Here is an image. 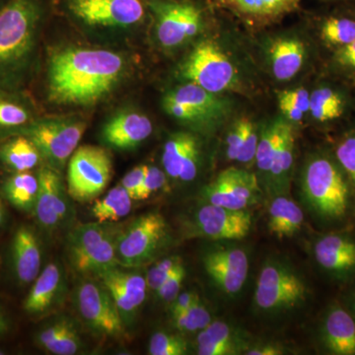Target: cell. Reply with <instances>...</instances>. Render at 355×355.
Listing matches in <instances>:
<instances>
[{
	"instance_id": "cell-1",
	"label": "cell",
	"mask_w": 355,
	"mask_h": 355,
	"mask_svg": "<svg viewBox=\"0 0 355 355\" xmlns=\"http://www.w3.org/2000/svg\"><path fill=\"white\" fill-rule=\"evenodd\" d=\"M123 60L113 51L100 49H69L51 58L49 97L60 104H93L118 83Z\"/></svg>"
},
{
	"instance_id": "cell-2",
	"label": "cell",
	"mask_w": 355,
	"mask_h": 355,
	"mask_svg": "<svg viewBox=\"0 0 355 355\" xmlns=\"http://www.w3.org/2000/svg\"><path fill=\"white\" fill-rule=\"evenodd\" d=\"M44 0H7L0 9V89L17 91L30 67Z\"/></svg>"
},
{
	"instance_id": "cell-3",
	"label": "cell",
	"mask_w": 355,
	"mask_h": 355,
	"mask_svg": "<svg viewBox=\"0 0 355 355\" xmlns=\"http://www.w3.org/2000/svg\"><path fill=\"white\" fill-rule=\"evenodd\" d=\"M303 191L308 202L327 218L345 216L349 203V188L338 166L327 157L313 158L303 176Z\"/></svg>"
},
{
	"instance_id": "cell-4",
	"label": "cell",
	"mask_w": 355,
	"mask_h": 355,
	"mask_svg": "<svg viewBox=\"0 0 355 355\" xmlns=\"http://www.w3.org/2000/svg\"><path fill=\"white\" fill-rule=\"evenodd\" d=\"M168 225L159 212L142 214L116 238V258L119 265L125 268H139L153 261L165 244Z\"/></svg>"
},
{
	"instance_id": "cell-5",
	"label": "cell",
	"mask_w": 355,
	"mask_h": 355,
	"mask_svg": "<svg viewBox=\"0 0 355 355\" xmlns=\"http://www.w3.org/2000/svg\"><path fill=\"white\" fill-rule=\"evenodd\" d=\"M85 130V123L76 119H48L34 120L13 135L31 139L42 158L51 167L60 168L76 150Z\"/></svg>"
},
{
	"instance_id": "cell-6",
	"label": "cell",
	"mask_w": 355,
	"mask_h": 355,
	"mask_svg": "<svg viewBox=\"0 0 355 355\" xmlns=\"http://www.w3.org/2000/svg\"><path fill=\"white\" fill-rule=\"evenodd\" d=\"M111 156L106 149L94 146L78 147L69 163L67 191L76 202L84 203L99 197L111 181Z\"/></svg>"
},
{
	"instance_id": "cell-7",
	"label": "cell",
	"mask_w": 355,
	"mask_h": 355,
	"mask_svg": "<svg viewBox=\"0 0 355 355\" xmlns=\"http://www.w3.org/2000/svg\"><path fill=\"white\" fill-rule=\"evenodd\" d=\"M156 20L159 42L175 48L197 36L205 23V9L193 0H148Z\"/></svg>"
},
{
	"instance_id": "cell-8",
	"label": "cell",
	"mask_w": 355,
	"mask_h": 355,
	"mask_svg": "<svg viewBox=\"0 0 355 355\" xmlns=\"http://www.w3.org/2000/svg\"><path fill=\"white\" fill-rule=\"evenodd\" d=\"M182 73L191 83L217 95L238 84L234 64L214 42L198 44L184 62Z\"/></svg>"
},
{
	"instance_id": "cell-9",
	"label": "cell",
	"mask_w": 355,
	"mask_h": 355,
	"mask_svg": "<svg viewBox=\"0 0 355 355\" xmlns=\"http://www.w3.org/2000/svg\"><path fill=\"white\" fill-rule=\"evenodd\" d=\"M74 301L84 323L96 335L118 340L127 338L125 324L104 284L81 282L74 292Z\"/></svg>"
},
{
	"instance_id": "cell-10",
	"label": "cell",
	"mask_w": 355,
	"mask_h": 355,
	"mask_svg": "<svg viewBox=\"0 0 355 355\" xmlns=\"http://www.w3.org/2000/svg\"><path fill=\"white\" fill-rule=\"evenodd\" d=\"M306 292L304 282L297 273L279 261H270L259 275L254 302L266 312L293 309L304 302Z\"/></svg>"
},
{
	"instance_id": "cell-11",
	"label": "cell",
	"mask_w": 355,
	"mask_h": 355,
	"mask_svg": "<svg viewBox=\"0 0 355 355\" xmlns=\"http://www.w3.org/2000/svg\"><path fill=\"white\" fill-rule=\"evenodd\" d=\"M77 20L93 27H130L144 20L148 0H65Z\"/></svg>"
},
{
	"instance_id": "cell-12",
	"label": "cell",
	"mask_w": 355,
	"mask_h": 355,
	"mask_svg": "<svg viewBox=\"0 0 355 355\" xmlns=\"http://www.w3.org/2000/svg\"><path fill=\"white\" fill-rule=\"evenodd\" d=\"M252 214L247 209H230L207 202L196 212L189 235L210 240H241L251 230Z\"/></svg>"
},
{
	"instance_id": "cell-13",
	"label": "cell",
	"mask_w": 355,
	"mask_h": 355,
	"mask_svg": "<svg viewBox=\"0 0 355 355\" xmlns=\"http://www.w3.org/2000/svg\"><path fill=\"white\" fill-rule=\"evenodd\" d=\"M207 202L230 209H247L259 200L261 189L253 173L231 167L203 191Z\"/></svg>"
},
{
	"instance_id": "cell-14",
	"label": "cell",
	"mask_w": 355,
	"mask_h": 355,
	"mask_svg": "<svg viewBox=\"0 0 355 355\" xmlns=\"http://www.w3.org/2000/svg\"><path fill=\"white\" fill-rule=\"evenodd\" d=\"M203 266L214 284L228 295L241 291L249 272L246 252L240 248L212 250L203 257Z\"/></svg>"
},
{
	"instance_id": "cell-15",
	"label": "cell",
	"mask_w": 355,
	"mask_h": 355,
	"mask_svg": "<svg viewBox=\"0 0 355 355\" xmlns=\"http://www.w3.org/2000/svg\"><path fill=\"white\" fill-rule=\"evenodd\" d=\"M11 272L20 286L35 282L41 272L42 247L34 229L21 225L14 232L9 248Z\"/></svg>"
},
{
	"instance_id": "cell-16",
	"label": "cell",
	"mask_w": 355,
	"mask_h": 355,
	"mask_svg": "<svg viewBox=\"0 0 355 355\" xmlns=\"http://www.w3.org/2000/svg\"><path fill=\"white\" fill-rule=\"evenodd\" d=\"M200 156V142L195 135L189 132L175 133L165 144L163 167L173 179L191 182L197 177Z\"/></svg>"
},
{
	"instance_id": "cell-17",
	"label": "cell",
	"mask_w": 355,
	"mask_h": 355,
	"mask_svg": "<svg viewBox=\"0 0 355 355\" xmlns=\"http://www.w3.org/2000/svg\"><path fill=\"white\" fill-rule=\"evenodd\" d=\"M166 99L180 103L193 112L195 125H216L227 113L228 104L217 94L210 93L195 83L179 86L165 96Z\"/></svg>"
},
{
	"instance_id": "cell-18",
	"label": "cell",
	"mask_w": 355,
	"mask_h": 355,
	"mask_svg": "<svg viewBox=\"0 0 355 355\" xmlns=\"http://www.w3.org/2000/svg\"><path fill=\"white\" fill-rule=\"evenodd\" d=\"M64 291V277L57 263H49L33 282L31 289L24 301L25 312L33 317L50 312Z\"/></svg>"
},
{
	"instance_id": "cell-19",
	"label": "cell",
	"mask_w": 355,
	"mask_h": 355,
	"mask_svg": "<svg viewBox=\"0 0 355 355\" xmlns=\"http://www.w3.org/2000/svg\"><path fill=\"white\" fill-rule=\"evenodd\" d=\"M150 119L139 113H125L114 116L103 128L102 137L108 146L116 149H132L153 133Z\"/></svg>"
},
{
	"instance_id": "cell-20",
	"label": "cell",
	"mask_w": 355,
	"mask_h": 355,
	"mask_svg": "<svg viewBox=\"0 0 355 355\" xmlns=\"http://www.w3.org/2000/svg\"><path fill=\"white\" fill-rule=\"evenodd\" d=\"M322 336L331 354H355V320L342 307H331L324 317Z\"/></svg>"
},
{
	"instance_id": "cell-21",
	"label": "cell",
	"mask_w": 355,
	"mask_h": 355,
	"mask_svg": "<svg viewBox=\"0 0 355 355\" xmlns=\"http://www.w3.org/2000/svg\"><path fill=\"white\" fill-rule=\"evenodd\" d=\"M319 265L336 275L355 272V243L340 235L321 238L314 247Z\"/></svg>"
},
{
	"instance_id": "cell-22",
	"label": "cell",
	"mask_w": 355,
	"mask_h": 355,
	"mask_svg": "<svg viewBox=\"0 0 355 355\" xmlns=\"http://www.w3.org/2000/svg\"><path fill=\"white\" fill-rule=\"evenodd\" d=\"M197 345L200 355H234L245 349V340L230 324L214 320L198 331Z\"/></svg>"
},
{
	"instance_id": "cell-23",
	"label": "cell",
	"mask_w": 355,
	"mask_h": 355,
	"mask_svg": "<svg viewBox=\"0 0 355 355\" xmlns=\"http://www.w3.org/2000/svg\"><path fill=\"white\" fill-rule=\"evenodd\" d=\"M42 159L38 148L25 135H9L0 142V164L11 173L32 171Z\"/></svg>"
},
{
	"instance_id": "cell-24",
	"label": "cell",
	"mask_w": 355,
	"mask_h": 355,
	"mask_svg": "<svg viewBox=\"0 0 355 355\" xmlns=\"http://www.w3.org/2000/svg\"><path fill=\"white\" fill-rule=\"evenodd\" d=\"M231 11L251 20L277 19L293 12L302 0H216Z\"/></svg>"
},
{
	"instance_id": "cell-25",
	"label": "cell",
	"mask_w": 355,
	"mask_h": 355,
	"mask_svg": "<svg viewBox=\"0 0 355 355\" xmlns=\"http://www.w3.org/2000/svg\"><path fill=\"white\" fill-rule=\"evenodd\" d=\"M270 55L275 78L280 81L291 80L304 64V44L297 39H277L270 46Z\"/></svg>"
},
{
	"instance_id": "cell-26",
	"label": "cell",
	"mask_w": 355,
	"mask_h": 355,
	"mask_svg": "<svg viewBox=\"0 0 355 355\" xmlns=\"http://www.w3.org/2000/svg\"><path fill=\"white\" fill-rule=\"evenodd\" d=\"M38 191V175L32 171L11 173L1 186L2 198L25 214L34 212Z\"/></svg>"
},
{
	"instance_id": "cell-27",
	"label": "cell",
	"mask_w": 355,
	"mask_h": 355,
	"mask_svg": "<svg viewBox=\"0 0 355 355\" xmlns=\"http://www.w3.org/2000/svg\"><path fill=\"white\" fill-rule=\"evenodd\" d=\"M112 229L113 226L98 221L80 224L72 229L67 238V251L74 268L94 251Z\"/></svg>"
},
{
	"instance_id": "cell-28",
	"label": "cell",
	"mask_w": 355,
	"mask_h": 355,
	"mask_svg": "<svg viewBox=\"0 0 355 355\" xmlns=\"http://www.w3.org/2000/svg\"><path fill=\"white\" fill-rule=\"evenodd\" d=\"M16 91L0 89V137H9L35 120L32 111Z\"/></svg>"
},
{
	"instance_id": "cell-29",
	"label": "cell",
	"mask_w": 355,
	"mask_h": 355,
	"mask_svg": "<svg viewBox=\"0 0 355 355\" xmlns=\"http://www.w3.org/2000/svg\"><path fill=\"white\" fill-rule=\"evenodd\" d=\"M304 216L293 200L286 197L273 198L270 207L268 229L279 238L291 237L302 227Z\"/></svg>"
},
{
	"instance_id": "cell-30",
	"label": "cell",
	"mask_w": 355,
	"mask_h": 355,
	"mask_svg": "<svg viewBox=\"0 0 355 355\" xmlns=\"http://www.w3.org/2000/svg\"><path fill=\"white\" fill-rule=\"evenodd\" d=\"M132 198L121 184L114 187L101 200H96L91 212L96 220L101 223L116 222L130 214Z\"/></svg>"
},
{
	"instance_id": "cell-31",
	"label": "cell",
	"mask_w": 355,
	"mask_h": 355,
	"mask_svg": "<svg viewBox=\"0 0 355 355\" xmlns=\"http://www.w3.org/2000/svg\"><path fill=\"white\" fill-rule=\"evenodd\" d=\"M120 229L114 228L110 231L109 234L102 240L85 260L76 266L77 272L84 275H100L101 273L116 268L119 265L116 258V238Z\"/></svg>"
},
{
	"instance_id": "cell-32",
	"label": "cell",
	"mask_w": 355,
	"mask_h": 355,
	"mask_svg": "<svg viewBox=\"0 0 355 355\" xmlns=\"http://www.w3.org/2000/svg\"><path fill=\"white\" fill-rule=\"evenodd\" d=\"M294 144L295 141H294L293 130L291 123H288L268 174L270 184L275 191L286 190L291 168L293 166Z\"/></svg>"
},
{
	"instance_id": "cell-33",
	"label": "cell",
	"mask_w": 355,
	"mask_h": 355,
	"mask_svg": "<svg viewBox=\"0 0 355 355\" xmlns=\"http://www.w3.org/2000/svg\"><path fill=\"white\" fill-rule=\"evenodd\" d=\"M345 101L340 93L330 87L318 88L310 94L309 113L318 121H330L340 118Z\"/></svg>"
},
{
	"instance_id": "cell-34",
	"label": "cell",
	"mask_w": 355,
	"mask_h": 355,
	"mask_svg": "<svg viewBox=\"0 0 355 355\" xmlns=\"http://www.w3.org/2000/svg\"><path fill=\"white\" fill-rule=\"evenodd\" d=\"M288 123L282 120H277L270 123L261 133L257 147L256 161L257 166L261 172L268 174L272 167L273 158L284 137Z\"/></svg>"
},
{
	"instance_id": "cell-35",
	"label": "cell",
	"mask_w": 355,
	"mask_h": 355,
	"mask_svg": "<svg viewBox=\"0 0 355 355\" xmlns=\"http://www.w3.org/2000/svg\"><path fill=\"white\" fill-rule=\"evenodd\" d=\"M98 277L101 279L102 284L118 286L139 307L144 304L146 297V277L137 273L121 272L118 268L107 270Z\"/></svg>"
},
{
	"instance_id": "cell-36",
	"label": "cell",
	"mask_w": 355,
	"mask_h": 355,
	"mask_svg": "<svg viewBox=\"0 0 355 355\" xmlns=\"http://www.w3.org/2000/svg\"><path fill=\"white\" fill-rule=\"evenodd\" d=\"M321 36L331 46H347L355 41V19L349 16H331L322 23Z\"/></svg>"
},
{
	"instance_id": "cell-37",
	"label": "cell",
	"mask_w": 355,
	"mask_h": 355,
	"mask_svg": "<svg viewBox=\"0 0 355 355\" xmlns=\"http://www.w3.org/2000/svg\"><path fill=\"white\" fill-rule=\"evenodd\" d=\"M280 111L287 120L299 123L309 113L310 94L305 88L284 90L277 95Z\"/></svg>"
},
{
	"instance_id": "cell-38",
	"label": "cell",
	"mask_w": 355,
	"mask_h": 355,
	"mask_svg": "<svg viewBox=\"0 0 355 355\" xmlns=\"http://www.w3.org/2000/svg\"><path fill=\"white\" fill-rule=\"evenodd\" d=\"M39 191L37 196L36 205H35V217L41 227L46 230H53L60 224L55 207H53V200H51L50 189L48 182L43 173L38 172Z\"/></svg>"
},
{
	"instance_id": "cell-39",
	"label": "cell",
	"mask_w": 355,
	"mask_h": 355,
	"mask_svg": "<svg viewBox=\"0 0 355 355\" xmlns=\"http://www.w3.org/2000/svg\"><path fill=\"white\" fill-rule=\"evenodd\" d=\"M172 320L175 328L182 333L200 331L212 322L209 309L202 304L200 299L179 316L172 318Z\"/></svg>"
},
{
	"instance_id": "cell-40",
	"label": "cell",
	"mask_w": 355,
	"mask_h": 355,
	"mask_svg": "<svg viewBox=\"0 0 355 355\" xmlns=\"http://www.w3.org/2000/svg\"><path fill=\"white\" fill-rule=\"evenodd\" d=\"M148 352L151 355H184L188 354V343L182 336L156 331L151 336Z\"/></svg>"
},
{
	"instance_id": "cell-41",
	"label": "cell",
	"mask_w": 355,
	"mask_h": 355,
	"mask_svg": "<svg viewBox=\"0 0 355 355\" xmlns=\"http://www.w3.org/2000/svg\"><path fill=\"white\" fill-rule=\"evenodd\" d=\"M81 347H83V340L80 336L76 326L67 320L64 331L48 352L55 355H73L78 354Z\"/></svg>"
},
{
	"instance_id": "cell-42",
	"label": "cell",
	"mask_w": 355,
	"mask_h": 355,
	"mask_svg": "<svg viewBox=\"0 0 355 355\" xmlns=\"http://www.w3.org/2000/svg\"><path fill=\"white\" fill-rule=\"evenodd\" d=\"M180 263H182V259L179 257H172V258L159 261L147 272L146 277L147 287L151 291H157L159 287L164 284L165 280L169 277Z\"/></svg>"
},
{
	"instance_id": "cell-43",
	"label": "cell",
	"mask_w": 355,
	"mask_h": 355,
	"mask_svg": "<svg viewBox=\"0 0 355 355\" xmlns=\"http://www.w3.org/2000/svg\"><path fill=\"white\" fill-rule=\"evenodd\" d=\"M165 184V173L154 166H147L146 176L137 193V200H147L154 193L161 190Z\"/></svg>"
},
{
	"instance_id": "cell-44",
	"label": "cell",
	"mask_w": 355,
	"mask_h": 355,
	"mask_svg": "<svg viewBox=\"0 0 355 355\" xmlns=\"http://www.w3.org/2000/svg\"><path fill=\"white\" fill-rule=\"evenodd\" d=\"M184 277H186V268L183 265V261L176 266L171 275H169L164 284H162L157 291L159 298L162 300L174 301L175 298L179 295L180 289L183 284Z\"/></svg>"
},
{
	"instance_id": "cell-45",
	"label": "cell",
	"mask_w": 355,
	"mask_h": 355,
	"mask_svg": "<svg viewBox=\"0 0 355 355\" xmlns=\"http://www.w3.org/2000/svg\"><path fill=\"white\" fill-rule=\"evenodd\" d=\"M336 158L355 184V135L343 139L336 151Z\"/></svg>"
},
{
	"instance_id": "cell-46",
	"label": "cell",
	"mask_w": 355,
	"mask_h": 355,
	"mask_svg": "<svg viewBox=\"0 0 355 355\" xmlns=\"http://www.w3.org/2000/svg\"><path fill=\"white\" fill-rule=\"evenodd\" d=\"M259 137L256 128L252 121L248 123L246 132H245L244 139H243L241 148L238 153L236 161L248 164L256 158L257 147H258Z\"/></svg>"
},
{
	"instance_id": "cell-47",
	"label": "cell",
	"mask_w": 355,
	"mask_h": 355,
	"mask_svg": "<svg viewBox=\"0 0 355 355\" xmlns=\"http://www.w3.org/2000/svg\"><path fill=\"white\" fill-rule=\"evenodd\" d=\"M249 121L246 119L238 121L229 132L227 139H226V155L229 160L236 161L237 159Z\"/></svg>"
},
{
	"instance_id": "cell-48",
	"label": "cell",
	"mask_w": 355,
	"mask_h": 355,
	"mask_svg": "<svg viewBox=\"0 0 355 355\" xmlns=\"http://www.w3.org/2000/svg\"><path fill=\"white\" fill-rule=\"evenodd\" d=\"M67 322V319H60L42 329L36 335V342L39 347L48 352L64 331Z\"/></svg>"
},
{
	"instance_id": "cell-49",
	"label": "cell",
	"mask_w": 355,
	"mask_h": 355,
	"mask_svg": "<svg viewBox=\"0 0 355 355\" xmlns=\"http://www.w3.org/2000/svg\"><path fill=\"white\" fill-rule=\"evenodd\" d=\"M146 165H139L133 168L132 171L128 173L121 180V184L128 191L133 200H137L140 187L146 176Z\"/></svg>"
},
{
	"instance_id": "cell-50",
	"label": "cell",
	"mask_w": 355,
	"mask_h": 355,
	"mask_svg": "<svg viewBox=\"0 0 355 355\" xmlns=\"http://www.w3.org/2000/svg\"><path fill=\"white\" fill-rule=\"evenodd\" d=\"M198 299H200V296L196 292L188 291L179 293V295L173 301L171 307L172 318L179 316L184 311L188 310L191 305L197 302Z\"/></svg>"
},
{
	"instance_id": "cell-51",
	"label": "cell",
	"mask_w": 355,
	"mask_h": 355,
	"mask_svg": "<svg viewBox=\"0 0 355 355\" xmlns=\"http://www.w3.org/2000/svg\"><path fill=\"white\" fill-rule=\"evenodd\" d=\"M336 60L343 67L355 73V41L340 49Z\"/></svg>"
},
{
	"instance_id": "cell-52",
	"label": "cell",
	"mask_w": 355,
	"mask_h": 355,
	"mask_svg": "<svg viewBox=\"0 0 355 355\" xmlns=\"http://www.w3.org/2000/svg\"><path fill=\"white\" fill-rule=\"evenodd\" d=\"M246 354L248 355H280L284 354V350L277 345H261L257 347L248 349Z\"/></svg>"
},
{
	"instance_id": "cell-53",
	"label": "cell",
	"mask_w": 355,
	"mask_h": 355,
	"mask_svg": "<svg viewBox=\"0 0 355 355\" xmlns=\"http://www.w3.org/2000/svg\"><path fill=\"white\" fill-rule=\"evenodd\" d=\"M10 330V322L6 312L0 308V336L6 335Z\"/></svg>"
},
{
	"instance_id": "cell-54",
	"label": "cell",
	"mask_w": 355,
	"mask_h": 355,
	"mask_svg": "<svg viewBox=\"0 0 355 355\" xmlns=\"http://www.w3.org/2000/svg\"><path fill=\"white\" fill-rule=\"evenodd\" d=\"M7 219V212L6 205H4L3 198L0 196V227L6 224Z\"/></svg>"
},
{
	"instance_id": "cell-55",
	"label": "cell",
	"mask_w": 355,
	"mask_h": 355,
	"mask_svg": "<svg viewBox=\"0 0 355 355\" xmlns=\"http://www.w3.org/2000/svg\"><path fill=\"white\" fill-rule=\"evenodd\" d=\"M7 2V0H0V9L2 8V6H4Z\"/></svg>"
},
{
	"instance_id": "cell-56",
	"label": "cell",
	"mask_w": 355,
	"mask_h": 355,
	"mask_svg": "<svg viewBox=\"0 0 355 355\" xmlns=\"http://www.w3.org/2000/svg\"><path fill=\"white\" fill-rule=\"evenodd\" d=\"M327 1H343V0H327Z\"/></svg>"
},
{
	"instance_id": "cell-57",
	"label": "cell",
	"mask_w": 355,
	"mask_h": 355,
	"mask_svg": "<svg viewBox=\"0 0 355 355\" xmlns=\"http://www.w3.org/2000/svg\"><path fill=\"white\" fill-rule=\"evenodd\" d=\"M352 304H354V309L355 311V295H354V302H352Z\"/></svg>"
},
{
	"instance_id": "cell-58",
	"label": "cell",
	"mask_w": 355,
	"mask_h": 355,
	"mask_svg": "<svg viewBox=\"0 0 355 355\" xmlns=\"http://www.w3.org/2000/svg\"><path fill=\"white\" fill-rule=\"evenodd\" d=\"M0 354H4V352H2V350H1V349H0Z\"/></svg>"
}]
</instances>
